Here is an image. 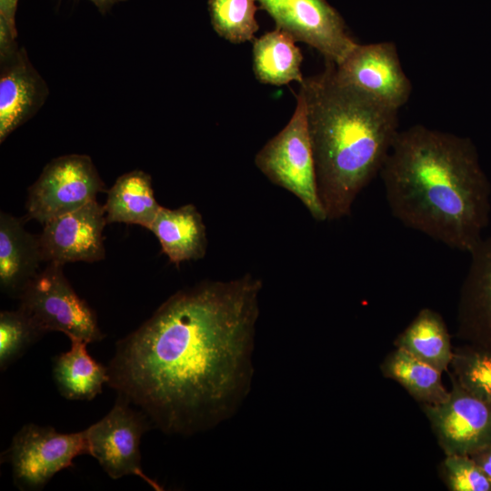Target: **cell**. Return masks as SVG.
Segmentation results:
<instances>
[{
  "instance_id": "obj_1",
  "label": "cell",
  "mask_w": 491,
  "mask_h": 491,
  "mask_svg": "<svg viewBox=\"0 0 491 491\" xmlns=\"http://www.w3.org/2000/svg\"><path fill=\"white\" fill-rule=\"evenodd\" d=\"M261 289L247 274L177 291L118 341L108 385L164 432L216 424L249 386Z\"/></svg>"
},
{
  "instance_id": "obj_2",
  "label": "cell",
  "mask_w": 491,
  "mask_h": 491,
  "mask_svg": "<svg viewBox=\"0 0 491 491\" xmlns=\"http://www.w3.org/2000/svg\"><path fill=\"white\" fill-rule=\"evenodd\" d=\"M379 175L405 226L466 253L483 238L491 185L470 138L423 125L400 130Z\"/></svg>"
},
{
  "instance_id": "obj_3",
  "label": "cell",
  "mask_w": 491,
  "mask_h": 491,
  "mask_svg": "<svg viewBox=\"0 0 491 491\" xmlns=\"http://www.w3.org/2000/svg\"><path fill=\"white\" fill-rule=\"evenodd\" d=\"M317 194L326 220L348 216L380 173L399 133L398 110L339 83L333 64L304 78Z\"/></svg>"
},
{
  "instance_id": "obj_4",
  "label": "cell",
  "mask_w": 491,
  "mask_h": 491,
  "mask_svg": "<svg viewBox=\"0 0 491 491\" xmlns=\"http://www.w3.org/2000/svg\"><path fill=\"white\" fill-rule=\"evenodd\" d=\"M258 169L274 184L295 195L316 221H326L320 203L315 160L303 94L287 125L256 154Z\"/></svg>"
},
{
  "instance_id": "obj_5",
  "label": "cell",
  "mask_w": 491,
  "mask_h": 491,
  "mask_svg": "<svg viewBox=\"0 0 491 491\" xmlns=\"http://www.w3.org/2000/svg\"><path fill=\"white\" fill-rule=\"evenodd\" d=\"M63 266L48 263L20 294L18 309L42 335L60 331L70 339L98 342L105 335L95 312L75 292Z\"/></svg>"
},
{
  "instance_id": "obj_6",
  "label": "cell",
  "mask_w": 491,
  "mask_h": 491,
  "mask_svg": "<svg viewBox=\"0 0 491 491\" xmlns=\"http://www.w3.org/2000/svg\"><path fill=\"white\" fill-rule=\"evenodd\" d=\"M105 191L90 156L73 154L54 158L28 188L27 217L44 225L96 200L98 193Z\"/></svg>"
},
{
  "instance_id": "obj_7",
  "label": "cell",
  "mask_w": 491,
  "mask_h": 491,
  "mask_svg": "<svg viewBox=\"0 0 491 491\" xmlns=\"http://www.w3.org/2000/svg\"><path fill=\"white\" fill-rule=\"evenodd\" d=\"M83 454H88L85 430L61 434L50 426L28 424L14 436L4 458L11 464L18 488L39 490Z\"/></svg>"
},
{
  "instance_id": "obj_8",
  "label": "cell",
  "mask_w": 491,
  "mask_h": 491,
  "mask_svg": "<svg viewBox=\"0 0 491 491\" xmlns=\"http://www.w3.org/2000/svg\"><path fill=\"white\" fill-rule=\"evenodd\" d=\"M336 79L387 107L398 110L410 98L412 84L392 41L357 44L337 65Z\"/></svg>"
},
{
  "instance_id": "obj_9",
  "label": "cell",
  "mask_w": 491,
  "mask_h": 491,
  "mask_svg": "<svg viewBox=\"0 0 491 491\" xmlns=\"http://www.w3.org/2000/svg\"><path fill=\"white\" fill-rule=\"evenodd\" d=\"M276 28L317 50L336 65L358 44L344 19L326 0H256Z\"/></svg>"
},
{
  "instance_id": "obj_10",
  "label": "cell",
  "mask_w": 491,
  "mask_h": 491,
  "mask_svg": "<svg viewBox=\"0 0 491 491\" xmlns=\"http://www.w3.org/2000/svg\"><path fill=\"white\" fill-rule=\"evenodd\" d=\"M129 405L127 400L118 396L110 412L85 429L88 454L113 479L134 475L155 490H161L141 467L140 439L148 430L151 421L144 412H137Z\"/></svg>"
},
{
  "instance_id": "obj_11",
  "label": "cell",
  "mask_w": 491,
  "mask_h": 491,
  "mask_svg": "<svg viewBox=\"0 0 491 491\" xmlns=\"http://www.w3.org/2000/svg\"><path fill=\"white\" fill-rule=\"evenodd\" d=\"M448 396L424 405L446 455H467L491 445V404L469 393L453 377Z\"/></svg>"
},
{
  "instance_id": "obj_12",
  "label": "cell",
  "mask_w": 491,
  "mask_h": 491,
  "mask_svg": "<svg viewBox=\"0 0 491 491\" xmlns=\"http://www.w3.org/2000/svg\"><path fill=\"white\" fill-rule=\"evenodd\" d=\"M106 224L104 205L96 200L48 221L39 235L43 261L64 266L103 260Z\"/></svg>"
},
{
  "instance_id": "obj_13",
  "label": "cell",
  "mask_w": 491,
  "mask_h": 491,
  "mask_svg": "<svg viewBox=\"0 0 491 491\" xmlns=\"http://www.w3.org/2000/svg\"><path fill=\"white\" fill-rule=\"evenodd\" d=\"M0 143L44 105L48 87L24 47L0 59Z\"/></svg>"
},
{
  "instance_id": "obj_14",
  "label": "cell",
  "mask_w": 491,
  "mask_h": 491,
  "mask_svg": "<svg viewBox=\"0 0 491 491\" xmlns=\"http://www.w3.org/2000/svg\"><path fill=\"white\" fill-rule=\"evenodd\" d=\"M468 254L458 306L459 331L473 346L491 352V235Z\"/></svg>"
},
{
  "instance_id": "obj_15",
  "label": "cell",
  "mask_w": 491,
  "mask_h": 491,
  "mask_svg": "<svg viewBox=\"0 0 491 491\" xmlns=\"http://www.w3.org/2000/svg\"><path fill=\"white\" fill-rule=\"evenodd\" d=\"M43 261L39 235L28 232L21 218L0 213V286L11 296L19 297L39 273Z\"/></svg>"
},
{
  "instance_id": "obj_16",
  "label": "cell",
  "mask_w": 491,
  "mask_h": 491,
  "mask_svg": "<svg viewBox=\"0 0 491 491\" xmlns=\"http://www.w3.org/2000/svg\"><path fill=\"white\" fill-rule=\"evenodd\" d=\"M149 230L158 239L164 254L176 266L205 256V225L201 214L192 204L175 209L161 206Z\"/></svg>"
},
{
  "instance_id": "obj_17",
  "label": "cell",
  "mask_w": 491,
  "mask_h": 491,
  "mask_svg": "<svg viewBox=\"0 0 491 491\" xmlns=\"http://www.w3.org/2000/svg\"><path fill=\"white\" fill-rule=\"evenodd\" d=\"M106 193L104 208L107 224L138 225L149 230L161 208L150 175L142 170L125 173Z\"/></svg>"
},
{
  "instance_id": "obj_18",
  "label": "cell",
  "mask_w": 491,
  "mask_h": 491,
  "mask_svg": "<svg viewBox=\"0 0 491 491\" xmlns=\"http://www.w3.org/2000/svg\"><path fill=\"white\" fill-rule=\"evenodd\" d=\"M71 347L55 361L54 378L60 394L70 400H92L108 384V367L96 362L86 350L87 343L70 339Z\"/></svg>"
},
{
  "instance_id": "obj_19",
  "label": "cell",
  "mask_w": 491,
  "mask_h": 491,
  "mask_svg": "<svg viewBox=\"0 0 491 491\" xmlns=\"http://www.w3.org/2000/svg\"><path fill=\"white\" fill-rule=\"evenodd\" d=\"M303 55L296 39L287 32L276 28L253 41V68L263 84L286 85L303 82L300 66Z\"/></svg>"
},
{
  "instance_id": "obj_20",
  "label": "cell",
  "mask_w": 491,
  "mask_h": 491,
  "mask_svg": "<svg viewBox=\"0 0 491 491\" xmlns=\"http://www.w3.org/2000/svg\"><path fill=\"white\" fill-rule=\"evenodd\" d=\"M396 345L441 372L447 369L454 356L444 319L430 308L418 312Z\"/></svg>"
},
{
  "instance_id": "obj_21",
  "label": "cell",
  "mask_w": 491,
  "mask_h": 491,
  "mask_svg": "<svg viewBox=\"0 0 491 491\" xmlns=\"http://www.w3.org/2000/svg\"><path fill=\"white\" fill-rule=\"evenodd\" d=\"M382 371L424 405L440 403L449 395L442 383L440 370L401 347L386 358Z\"/></svg>"
},
{
  "instance_id": "obj_22",
  "label": "cell",
  "mask_w": 491,
  "mask_h": 491,
  "mask_svg": "<svg viewBox=\"0 0 491 491\" xmlns=\"http://www.w3.org/2000/svg\"><path fill=\"white\" fill-rule=\"evenodd\" d=\"M256 0H208L213 28L235 44L254 41L259 28L255 15Z\"/></svg>"
},
{
  "instance_id": "obj_23",
  "label": "cell",
  "mask_w": 491,
  "mask_h": 491,
  "mask_svg": "<svg viewBox=\"0 0 491 491\" xmlns=\"http://www.w3.org/2000/svg\"><path fill=\"white\" fill-rule=\"evenodd\" d=\"M454 378L466 390L491 404V352L472 346L454 353Z\"/></svg>"
},
{
  "instance_id": "obj_24",
  "label": "cell",
  "mask_w": 491,
  "mask_h": 491,
  "mask_svg": "<svg viewBox=\"0 0 491 491\" xmlns=\"http://www.w3.org/2000/svg\"><path fill=\"white\" fill-rule=\"evenodd\" d=\"M43 335L19 309L0 313V368L5 370Z\"/></svg>"
},
{
  "instance_id": "obj_25",
  "label": "cell",
  "mask_w": 491,
  "mask_h": 491,
  "mask_svg": "<svg viewBox=\"0 0 491 491\" xmlns=\"http://www.w3.org/2000/svg\"><path fill=\"white\" fill-rule=\"evenodd\" d=\"M444 470L451 491H491V484L467 455H446Z\"/></svg>"
},
{
  "instance_id": "obj_26",
  "label": "cell",
  "mask_w": 491,
  "mask_h": 491,
  "mask_svg": "<svg viewBox=\"0 0 491 491\" xmlns=\"http://www.w3.org/2000/svg\"><path fill=\"white\" fill-rule=\"evenodd\" d=\"M18 0H0V18L3 19L15 36L17 37L15 27V12Z\"/></svg>"
},
{
  "instance_id": "obj_27",
  "label": "cell",
  "mask_w": 491,
  "mask_h": 491,
  "mask_svg": "<svg viewBox=\"0 0 491 491\" xmlns=\"http://www.w3.org/2000/svg\"><path fill=\"white\" fill-rule=\"evenodd\" d=\"M470 456L491 484V445L473 453Z\"/></svg>"
},
{
  "instance_id": "obj_28",
  "label": "cell",
  "mask_w": 491,
  "mask_h": 491,
  "mask_svg": "<svg viewBox=\"0 0 491 491\" xmlns=\"http://www.w3.org/2000/svg\"><path fill=\"white\" fill-rule=\"evenodd\" d=\"M102 14H105L115 3L125 0H90Z\"/></svg>"
}]
</instances>
